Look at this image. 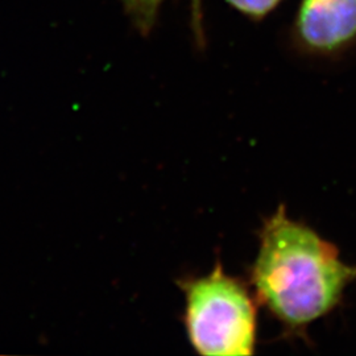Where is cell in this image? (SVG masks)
Returning <instances> with one entry per match:
<instances>
[{"label":"cell","instance_id":"cell-3","mask_svg":"<svg viewBox=\"0 0 356 356\" xmlns=\"http://www.w3.org/2000/svg\"><path fill=\"white\" fill-rule=\"evenodd\" d=\"M291 40L297 51L335 58L356 47V0H300Z\"/></svg>","mask_w":356,"mask_h":356},{"label":"cell","instance_id":"cell-1","mask_svg":"<svg viewBox=\"0 0 356 356\" xmlns=\"http://www.w3.org/2000/svg\"><path fill=\"white\" fill-rule=\"evenodd\" d=\"M356 280V266L343 263L338 248L280 206L263 222L260 247L251 268L256 300L292 337L326 317Z\"/></svg>","mask_w":356,"mask_h":356},{"label":"cell","instance_id":"cell-4","mask_svg":"<svg viewBox=\"0 0 356 356\" xmlns=\"http://www.w3.org/2000/svg\"><path fill=\"white\" fill-rule=\"evenodd\" d=\"M132 26L143 36L152 32L164 0H122Z\"/></svg>","mask_w":356,"mask_h":356},{"label":"cell","instance_id":"cell-2","mask_svg":"<svg viewBox=\"0 0 356 356\" xmlns=\"http://www.w3.org/2000/svg\"><path fill=\"white\" fill-rule=\"evenodd\" d=\"M186 297L185 325L191 343L201 355H252L257 312L242 281L216 263L204 277L182 282Z\"/></svg>","mask_w":356,"mask_h":356},{"label":"cell","instance_id":"cell-6","mask_svg":"<svg viewBox=\"0 0 356 356\" xmlns=\"http://www.w3.org/2000/svg\"><path fill=\"white\" fill-rule=\"evenodd\" d=\"M191 28L195 41L200 47L204 42V13H202V0H191Z\"/></svg>","mask_w":356,"mask_h":356},{"label":"cell","instance_id":"cell-5","mask_svg":"<svg viewBox=\"0 0 356 356\" xmlns=\"http://www.w3.org/2000/svg\"><path fill=\"white\" fill-rule=\"evenodd\" d=\"M234 10L245 17L260 22L273 13L282 0H226Z\"/></svg>","mask_w":356,"mask_h":356}]
</instances>
